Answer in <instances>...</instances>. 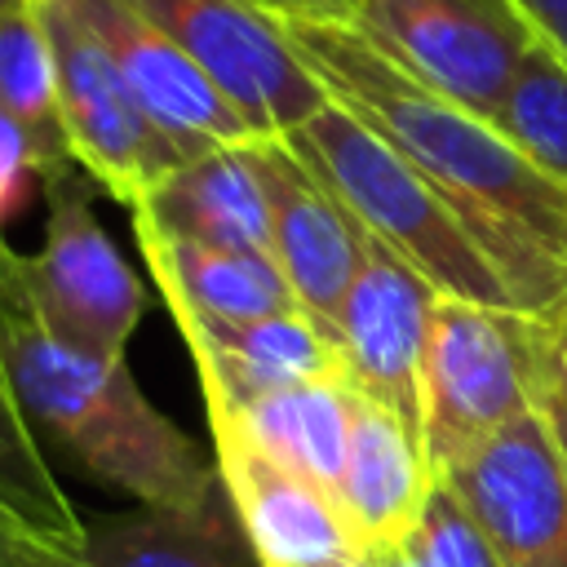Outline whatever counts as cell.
Instances as JSON below:
<instances>
[{
  "label": "cell",
  "instance_id": "e0dca14e",
  "mask_svg": "<svg viewBox=\"0 0 567 567\" xmlns=\"http://www.w3.org/2000/svg\"><path fill=\"white\" fill-rule=\"evenodd\" d=\"M208 425L244 430L270 461L315 483L332 505L346 478L350 456V385L315 381L257 394L239 408L208 403Z\"/></svg>",
  "mask_w": 567,
  "mask_h": 567
},
{
  "label": "cell",
  "instance_id": "cb8c5ba5",
  "mask_svg": "<svg viewBox=\"0 0 567 567\" xmlns=\"http://www.w3.org/2000/svg\"><path fill=\"white\" fill-rule=\"evenodd\" d=\"M44 177V159L31 142V133L0 106V221L27 199V182Z\"/></svg>",
  "mask_w": 567,
  "mask_h": 567
},
{
  "label": "cell",
  "instance_id": "ffe728a7",
  "mask_svg": "<svg viewBox=\"0 0 567 567\" xmlns=\"http://www.w3.org/2000/svg\"><path fill=\"white\" fill-rule=\"evenodd\" d=\"M252 563L226 492L204 509H146L137 518L89 523L71 563L58 567H244Z\"/></svg>",
  "mask_w": 567,
  "mask_h": 567
},
{
  "label": "cell",
  "instance_id": "6da1fadb",
  "mask_svg": "<svg viewBox=\"0 0 567 567\" xmlns=\"http://www.w3.org/2000/svg\"><path fill=\"white\" fill-rule=\"evenodd\" d=\"M275 27L323 93L443 195L518 310L549 319L567 301V190L496 124L408 75L350 18L279 13Z\"/></svg>",
  "mask_w": 567,
  "mask_h": 567
},
{
  "label": "cell",
  "instance_id": "f1b7e54d",
  "mask_svg": "<svg viewBox=\"0 0 567 567\" xmlns=\"http://www.w3.org/2000/svg\"><path fill=\"white\" fill-rule=\"evenodd\" d=\"M359 4H363V0H306V9L319 13V18H354Z\"/></svg>",
  "mask_w": 567,
  "mask_h": 567
},
{
  "label": "cell",
  "instance_id": "7402d4cb",
  "mask_svg": "<svg viewBox=\"0 0 567 567\" xmlns=\"http://www.w3.org/2000/svg\"><path fill=\"white\" fill-rule=\"evenodd\" d=\"M496 128L567 190V66L545 40L523 58Z\"/></svg>",
  "mask_w": 567,
  "mask_h": 567
},
{
  "label": "cell",
  "instance_id": "30bf717a",
  "mask_svg": "<svg viewBox=\"0 0 567 567\" xmlns=\"http://www.w3.org/2000/svg\"><path fill=\"white\" fill-rule=\"evenodd\" d=\"M434 288L394 257L381 239L363 230V261L346 292L337 323L341 381L381 403L425 452V412H421V363H425V323Z\"/></svg>",
  "mask_w": 567,
  "mask_h": 567
},
{
  "label": "cell",
  "instance_id": "5b68a950",
  "mask_svg": "<svg viewBox=\"0 0 567 567\" xmlns=\"http://www.w3.org/2000/svg\"><path fill=\"white\" fill-rule=\"evenodd\" d=\"M385 58L496 124L523 58L540 44L518 0H363L350 18Z\"/></svg>",
  "mask_w": 567,
  "mask_h": 567
},
{
  "label": "cell",
  "instance_id": "277c9868",
  "mask_svg": "<svg viewBox=\"0 0 567 567\" xmlns=\"http://www.w3.org/2000/svg\"><path fill=\"white\" fill-rule=\"evenodd\" d=\"M540 337L545 323L532 315L434 297L421 363L430 478L536 403Z\"/></svg>",
  "mask_w": 567,
  "mask_h": 567
},
{
  "label": "cell",
  "instance_id": "44dd1931",
  "mask_svg": "<svg viewBox=\"0 0 567 567\" xmlns=\"http://www.w3.org/2000/svg\"><path fill=\"white\" fill-rule=\"evenodd\" d=\"M0 106L31 133L44 159V177L58 168H75L58 120L53 49L35 0H0Z\"/></svg>",
  "mask_w": 567,
  "mask_h": 567
},
{
  "label": "cell",
  "instance_id": "7a4b0ae2",
  "mask_svg": "<svg viewBox=\"0 0 567 567\" xmlns=\"http://www.w3.org/2000/svg\"><path fill=\"white\" fill-rule=\"evenodd\" d=\"M0 359L31 430L53 434L93 478L137 496L146 509H204L226 487L124 359L71 346L40 315L22 252L0 239Z\"/></svg>",
  "mask_w": 567,
  "mask_h": 567
},
{
  "label": "cell",
  "instance_id": "9c48e42d",
  "mask_svg": "<svg viewBox=\"0 0 567 567\" xmlns=\"http://www.w3.org/2000/svg\"><path fill=\"white\" fill-rule=\"evenodd\" d=\"M434 483L456 492L501 567H567V465L540 403L509 416Z\"/></svg>",
  "mask_w": 567,
  "mask_h": 567
},
{
  "label": "cell",
  "instance_id": "52a82bcc",
  "mask_svg": "<svg viewBox=\"0 0 567 567\" xmlns=\"http://www.w3.org/2000/svg\"><path fill=\"white\" fill-rule=\"evenodd\" d=\"M239 111L252 137H288L328 106L323 84L288 49L275 18L244 0H128Z\"/></svg>",
  "mask_w": 567,
  "mask_h": 567
},
{
  "label": "cell",
  "instance_id": "4dcf8cb0",
  "mask_svg": "<svg viewBox=\"0 0 567 567\" xmlns=\"http://www.w3.org/2000/svg\"><path fill=\"white\" fill-rule=\"evenodd\" d=\"M0 239H4V221H0Z\"/></svg>",
  "mask_w": 567,
  "mask_h": 567
},
{
  "label": "cell",
  "instance_id": "3957f363",
  "mask_svg": "<svg viewBox=\"0 0 567 567\" xmlns=\"http://www.w3.org/2000/svg\"><path fill=\"white\" fill-rule=\"evenodd\" d=\"M284 146L319 177V186L394 257H403L439 297H461L492 310H518L501 270L465 235L443 195L363 120L328 97ZM523 315V310H518Z\"/></svg>",
  "mask_w": 567,
  "mask_h": 567
},
{
  "label": "cell",
  "instance_id": "83f0119b",
  "mask_svg": "<svg viewBox=\"0 0 567 567\" xmlns=\"http://www.w3.org/2000/svg\"><path fill=\"white\" fill-rule=\"evenodd\" d=\"M0 567H40L35 563V554H27L18 540H13V532L0 523Z\"/></svg>",
  "mask_w": 567,
  "mask_h": 567
},
{
  "label": "cell",
  "instance_id": "d4e9b609",
  "mask_svg": "<svg viewBox=\"0 0 567 567\" xmlns=\"http://www.w3.org/2000/svg\"><path fill=\"white\" fill-rule=\"evenodd\" d=\"M545 323V319H540ZM536 403L558 439V452H563V465H567V372L549 346V332L540 337V381H536Z\"/></svg>",
  "mask_w": 567,
  "mask_h": 567
},
{
  "label": "cell",
  "instance_id": "603a6c76",
  "mask_svg": "<svg viewBox=\"0 0 567 567\" xmlns=\"http://www.w3.org/2000/svg\"><path fill=\"white\" fill-rule=\"evenodd\" d=\"M408 554L421 567H501L483 527L470 518V509L443 483L430 487L425 509L408 536Z\"/></svg>",
  "mask_w": 567,
  "mask_h": 567
},
{
  "label": "cell",
  "instance_id": "8992f818",
  "mask_svg": "<svg viewBox=\"0 0 567 567\" xmlns=\"http://www.w3.org/2000/svg\"><path fill=\"white\" fill-rule=\"evenodd\" d=\"M35 13L53 49L58 120L75 168L93 177L111 199L137 208L186 159L146 120L111 53L84 27L71 0H35Z\"/></svg>",
  "mask_w": 567,
  "mask_h": 567
},
{
  "label": "cell",
  "instance_id": "2e32d148",
  "mask_svg": "<svg viewBox=\"0 0 567 567\" xmlns=\"http://www.w3.org/2000/svg\"><path fill=\"white\" fill-rule=\"evenodd\" d=\"M128 213H133V226H151L155 235H168V239L275 257L266 199L244 146H221L177 164Z\"/></svg>",
  "mask_w": 567,
  "mask_h": 567
},
{
  "label": "cell",
  "instance_id": "7c38bea8",
  "mask_svg": "<svg viewBox=\"0 0 567 567\" xmlns=\"http://www.w3.org/2000/svg\"><path fill=\"white\" fill-rule=\"evenodd\" d=\"M97 44L111 53L128 93L146 111V120L177 146L182 159H199L221 146L252 142L239 111L217 93V84L173 44L159 27H151L128 0H71Z\"/></svg>",
  "mask_w": 567,
  "mask_h": 567
},
{
  "label": "cell",
  "instance_id": "9a60e30c",
  "mask_svg": "<svg viewBox=\"0 0 567 567\" xmlns=\"http://www.w3.org/2000/svg\"><path fill=\"white\" fill-rule=\"evenodd\" d=\"M434 478L421 443L381 403L350 390V456L337 492V514L359 558H385L408 545Z\"/></svg>",
  "mask_w": 567,
  "mask_h": 567
},
{
  "label": "cell",
  "instance_id": "5bb4252c",
  "mask_svg": "<svg viewBox=\"0 0 567 567\" xmlns=\"http://www.w3.org/2000/svg\"><path fill=\"white\" fill-rule=\"evenodd\" d=\"M168 315L177 319L190 346L204 403L239 408L270 390L341 381L337 341L306 310L270 315L252 323H221L190 306H168Z\"/></svg>",
  "mask_w": 567,
  "mask_h": 567
},
{
  "label": "cell",
  "instance_id": "4fadbf2b",
  "mask_svg": "<svg viewBox=\"0 0 567 567\" xmlns=\"http://www.w3.org/2000/svg\"><path fill=\"white\" fill-rule=\"evenodd\" d=\"M213 443L252 567H341L359 558L337 505L315 483L270 461L235 425H213Z\"/></svg>",
  "mask_w": 567,
  "mask_h": 567
},
{
  "label": "cell",
  "instance_id": "d6986e66",
  "mask_svg": "<svg viewBox=\"0 0 567 567\" xmlns=\"http://www.w3.org/2000/svg\"><path fill=\"white\" fill-rule=\"evenodd\" d=\"M0 523L13 532V540L35 554L40 567L71 563L89 536L80 509L53 478L35 430L13 394V381L0 359Z\"/></svg>",
  "mask_w": 567,
  "mask_h": 567
},
{
  "label": "cell",
  "instance_id": "f546056e",
  "mask_svg": "<svg viewBox=\"0 0 567 567\" xmlns=\"http://www.w3.org/2000/svg\"><path fill=\"white\" fill-rule=\"evenodd\" d=\"M372 567H421L412 554H408V545L403 549H394V554H385V558H372Z\"/></svg>",
  "mask_w": 567,
  "mask_h": 567
},
{
  "label": "cell",
  "instance_id": "4316f807",
  "mask_svg": "<svg viewBox=\"0 0 567 567\" xmlns=\"http://www.w3.org/2000/svg\"><path fill=\"white\" fill-rule=\"evenodd\" d=\"M545 332H549V346H554V354H558V363L567 372V301L545 319Z\"/></svg>",
  "mask_w": 567,
  "mask_h": 567
},
{
  "label": "cell",
  "instance_id": "8fae6325",
  "mask_svg": "<svg viewBox=\"0 0 567 567\" xmlns=\"http://www.w3.org/2000/svg\"><path fill=\"white\" fill-rule=\"evenodd\" d=\"M244 155L266 199L270 252L297 306L337 341L341 306L363 261V230L284 146V137H252L244 142Z\"/></svg>",
  "mask_w": 567,
  "mask_h": 567
},
{
  "label": "cell",
  "instance_id": "ac0fdd59",
  "mask_svg": "<svg viewBox=\"0 0 567 567\" xmlns=\"http://www.w3.org/2000/svg\"><path fill=\"white\" fill-rule=\"evenodd\" d=\"M133 235L155 275L164 306H190L221 323H252L301 310L275 257L186 244L155 235L151 226H133Z\"/></svg>",
  "mask_w": 567,
  "mask_h": 567
},
{
  "label": "cell",
  "instance_id": "484cf974",
  "mask_svg": "<svg viewBox=\"0 0 567 567\" xmlns=\"http://www.w3.org/2000/svg\"><path fill=\"white\" fill-rule=\"evenodd\" d=\"M518 9L532 18L536 35L563 58L567 66V0H518Z\"/></svg>",
  "mask_w": 567,
  "mask_h": 567
},
{
  "label": "cell",
  "instance_id": "ba28073f",
  "mask_svg": "<svg viewBox=\"0 0 567 567\" xmlns=\"http://www.w3.org/2000/svg\"><path fill=\"white\" fill-rule=\"evenodd\" d=\"M49 182L44 244L22 252V275L40 315L80 350L124 359L133 328L146 315V288L124 252L102 230L80 168H58Z\"/></svg>",
  "mask_w": 567,
  "mask_h": 567
}]
</instances>
